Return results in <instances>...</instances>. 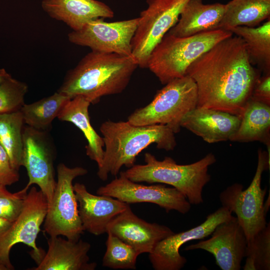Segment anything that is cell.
<instances>
[{"label": "cell", "mask_w": 270, "mask_h": 270, "mask_svg": "<svg viewBox=\"0 0 270 270\" xmlns=\"http://www.w3.org/2000/svg\"><path fill=\"white\" fill-rule=\"evenodd\" d=\"M186 74L196 85V107L239 116L260 76V70L250 62L245 42L236 36L221 40L201 55Z\"/></svg>", "instance_id": "1"}, {"label": "cell", "mask_w": 270, "mask_h": 270, "mask_svg": "<svg viewBox=\"0 0 270 270\" xmlns=\"http://www.w3.org/2000/svg\"><path fill=\"white\" fill-rule=\"evenodd\" d=\"M190 0H146L133 36L132 54L138 66L146 68L154 48L177 23L180 14Z\"/></svg>", "instance_id": "9"}, {"label": "cell", "mask_w": 270, "mask_h": 270, "mask_svg": "<svg viewBox=\"0 0 270 270\" xmlns=\"http://www.w3.org/2000/svg\"><path fill=\"white\" fill-rule=\"evenodd\" d=\"M12 222L0 217V236L10 228Z\"/></svg>", "instance_id": "34"}, {"label": "cell", "mask_w": 270, "mask_h": 270, "mask_svg": "<svg viewBox=\"0 0 270 270\" xmlns=\"http://www.w3.org/2000/svg\"><path fill=\"white\" fill-rule=\"evenodd\" d=\"M269 166L270 158L266 152L260 149L256 171L248 187L243 190V186L236 183L226 188L219 196L222 206L236 214L247 240L252 238L268 224L264 204L266 189L262 188L261 181L263 172Z\"/></svg>", "instance_id": "8"}, {"label": "cell", "mask_w": 270, "mask_h": 270, "mask_svg": "<svg viewBox=\"0 0 270 270\" xmlns=\"http://www.w3.org/2000/svg\"><path fill=\"white\" fill-rule=\"evenodd\" d=\"M244 270H270V224L247 240Z\"/></svg>", "instance_id": "29"}, {"label": "cell", "mask_w": 270, "mask_h": 270, "mask_svg": "<svg viewBox=\"0 0 270 270\" xmlns=\"http://www.w3.org/2000/svg\"><path fill=\"white\" fill-rule=\"evenodd\" d=\"M197 102L196 85L185 75L166 84L150 102L130 114L128 121L136 126L167 125L176 134L180 131L182 118L196 107Z\"/></svg>", "instance_id": "6"}, {"label": "cell", "mask_w": 270, "mask_h": 270, "mask_svg": "<svg viewBox=\"0 0 270 270\" xmlns=\"http://www.w3.org/2000/svg\"><path fill=\"white\" fill-rule=\"evenodd\" d=\"M96 194L111 196L128 204L150 202L157 204L166 212L174 210L182 214L189 212L191 204L174 187L158 184L146 186L132 182L123 175L100 186Z\"/></svg>", "instance_id": "13"}, {"label": "cell", "mask_w": 270, "mask_h": 270, "mask_svg": "<svg viewBox=\"0 0 270 270\" xmlns=\"http://www.w3.org/2000/svg\"><path fill=\"white\" fill-rule=\"evenodd\" d=\"M28 86L12 76L0 85V114L20 110L24 104Z\"/></svg>", "instance_id": "30"}, {"label": "cell", "mask_w": 270, "mask_h": 270, "mask_svg": "<svg viewBox=\"0 0 270 270\" xmlns=\"http://www.w3.org/2000/svg\"><path fill=\"white\" fill-rule=\"evenodd\" d=\"M55 149L47 131L28 126L23 130L22 166L28 173L26 186L36 184L46 197L48 203L52 198L56 186L54 162Z\"/></svg>", "instance_id": "12"}, {"label": "cell", "mask_w": 270, "mask_h": 270, "mask_svg": "<svg viewBox=\"0 0 270 270\" xmlns=\"http://www.w3.org/2000/svg\"><path fill=\"white\" fill-rule=\"evenodd\" d=\"M240 117L239 126L229 140L238 142L257 140L270 147V105L250 99Z\"/></svg>", "instance_id": "23"}, {"label": "cell", "mask_w": 270, "mask_h": 270, "mask_svg": "<svg viewBox=\"0 0 270 270\" xmlns=\"http://www.w3.org/2000/svg\"><path fill=\"white\" fill-rule=\"evenodd\" d=\"M138 21V18L114 22L96 18L70 32L68 39L71 43L88 47L92 51L134 58L132 42Z\"/></svg>", "instance_id": "11"}, {"label": "cell", "mask_w": 270, "mask_h": 270, "mask_svg": "<svg viewBox=\"0 0 270 270\" xmlns=\"http://www.w3.org/2000/svg\"><path fill=\"white\" fill-rule=\"evenodd\" d=\"M57 180L51 201L48 204L44 230L50 236H64L77 241L84 231L78 213L72 182L88 173L81 166L70 168L64 163L57 166Z\"/></svg>", "instance_id": "7"}, {"label": "cell", "mask_w": 270, "mask_h": 270, "mask_svg": "<svg viewBox=\"0 0 270 270\" xmlns=\"http://www.w3.org/2000/svg\"><path fill=\"white\" fill-rule=\"evenodd\" d=\"M270 16V0H232L225 4L218 29L230 32L236 26L256 27Z\"/></svg>", "instance_id": "24"}, {"label": "cell", "mask_w": 270, "mask_h": 270, "mask_svg": "<svg viewBox=\"0 0 270 270\" xmlns=\"http://www.w3.org/2000/svg\"><path fill=\"white\" fill-rule=\"evenodd\" d=\"M138 67L132 57L92 50L67 73L58 92L94 104L102 96L122 92Z\"/></svg>", "instance_id": "2"}, {"label": "cell", "mask_w": 270, "mask_h": 270, "mask_svg": "<svg viewBox=\"0 0 270 270\" xmlns=\"http://www.w3.org/2000/svg\"><path fill=\"white\" fill-rule=\"evenodd\" d=\"M106 251L102 260V266L112 269H136L140 254L130 245L110 232H106Z\"/></svg>", "instance_id": "28"}, {"label": "cell", "mask_w": 270, "mask_h": 270, "mask_svg": "<svg viewBox=\"0 0 270 270\" xmlns=\"http://www.w3.org/2000/svg\"><path fill=\"white\" fill-rule=\"evenodd\" d=\"M233 216L226 208L222 206L208 215L204 222L186 231L175 232L159 242L149 254V260L155 270H180L187 262L180 253L186 242L202 240L211 235L216 226Z\"/></svg>", "instance_id": "14"}, {"label": "cell", "mask_w": 270, "mask_h": 270, "mask_svg": "<svg viewBox=\"0 0 270 270\" xmlns=\"http://www.w3.org/2000/svg\"><path fill=\"white\" fill-rule=\"evenodd\" d=\"M48 204L40 190L35 186L30 188L20 214L0 236V266L6 270L14 269L10 256L16 244H23L32 248L30 255L36 263L42 258L44 252L36 246V240L44 220Z\"/></svg>", "instance_id": "10"}, {"label": "cell", "mask_w": 270, "mask_h": 270, "mask_svg": "<svg viewBox=\"0 0 270 270\" xmlns=\"http://www.w3.org/2000/svg\"><path fill=\"white\" fill-rule=\"evenodd\" d=\"M70 98L58 92L30 104H24L20 110L24 124L34 128L48 131L53 120Z\"/></svg>", "instance_id": "26"}, {"label": "cell", "mask_w": 270, "mask_h": 270, "mask_svg": "<svg viewBox=\"0 0 270 270\" xmlns=\"http://www.w3.org/2000/svg\"><path fill=\"white\" fill-rule=\"evenodd\" d=\"M11 76L4 68H0V85Z\"/></svg>", "instance_id": "35"}, {"label": "cell", "mask_w": 270, "mask_h": 270, "mask_svg": "<svg viewBox=\"0 0 270 270\" xmlns=\"http://www.w3.org/2000/svg\"><path fill=\"white\" fill-rule=\"evenodd\" d=\"M100 132L104 149L97 175L103 181L109 174L116 176L124 166H132L138 154L152 144L166 151L176 145L174 132L165 124L136 126L128 121L108 120L102 124Z\"/></svg>", "instance_id": "3"}, {"label": "cell", "mask_w": 270, "mask_h": 270, "mask_svg": "<svg viewBox=\"0 0 270 270\" xmlns=\"http://www.w3.org/2000/svg\"><path fill=\"white\" fill-rule=\"evenodd\" d=\"M24 122L20 110L0 114V143L8 153L14 168L22 166Z\"/></svg>", "instance_id": "27"}, {"label": "cell", "mask_w": 270, "mask_h": 270, "mask_svg": "<svg viewBox=\"0 0 270 270\" xmlns=\"http://www.w3.org/2000/svg\"><path fill=\"white\" fill-rule=\"evenodd\" d=\"M250 99L270 105V73L259 78Z\"/></svg>", "instance_id": "33"}, {"label": "cell", "mask_w": 270, "mask_h": 270, "mask_svg": "<svg viewBox=\"0 0 270 270\" xmlns=\"http://www.w3.org/2000/svg\"><path fill=\"white\" fill-rule=\"evenodd\" d=\"M91 104L82 96L68 100L58 116L62 121L72 123L84 134L88 141L86 146V155L95 161L98 168L102 162L104 147L102 137L98 134L90 122L88 108Z\"/></svg>", "instance_id": "22"}, {"label": "cell", "mask_w": 270, "mask_h": 270, "mask_svg": "<svg viewBox=\"0 0 270 270\" xmlns=\"http://www.w3.org/2000/svg\"><path fill=\"white\" fill-rule=\"evenodd\" d=\"M246 43L250 62L264 74L270 73V20L256 27L236 26L230 30Z\"/></svg>", "instance_id": "25"}, {"label": "cell", "mask_w": 270, "mask_h": 270, "mask_svg": "<svg viewBox=\"0 0 270 270\" xmlns=\"http://www.w3.org/2000/svg\"><path fill=\"white\" fill-rule=\"evenodd\" d=\"M48 248L37 266L32 270H94L97 264L90 262V243L64 239L60 236H50Z\"/></svg>", "instance_id": "18"}, {"label": "cell", "mask_w": 270, "mask_h": 270, "mask_svg": "<svg viewBox=\"0 0 270 270\" xmlns=\"http://www.w3.org/2000/svg\"><path fill=\"white\" fill-rule=\"evenodd\" d=\"M108 232L130 245L140 254H150L159 242L174 233L167 226L138 218L130 204L109 223Z\"/></svg>", "instance_id": "16"}, {"label": "cell", "mask_w": 270, "mask_h": 270, "mask_svg": "<svg viewBox=\"0 0 270 270\" xmlns=\"http://www.w3.org/2000/svg\"><path fill=\"white\" fill-rule=\"evenodd\" d=\"M74 189L82 228L95 236L106 233L109 223L129 205L111 196L93 194L83 184L75 183Z\"/></svg>", "instance_id": "17"}, {"label": "cell", "mask_w": 270, "mask_h": 270, "mask_svg": "<svg viewBox=\"0 0 270 270\" xmlns=\"http://www.w3.org/2000/svg\"><path fill=\"white\" fill-rule=\"evenodd\" d=\"M232 35V32L220 29L186 37L166 33L151 52L146 68L166 84L184 76L188 68L198 57Z\"/></svg>", "instance_id": "5"}, {"label": "cell", "mask_w": 270, "mask_h": 270, "mask_svg": "<svg viewBox=\"0 0 270 270\" xmlns=\"http://www.w3.org/2000/svg\"><path fill=\"white\" fill-rule=\"evenodd\" d=\"M212 236L187 246L184 250L200 249L212 254L222 270H240L245 257L247 239L236 217L218 225Z\"/></svg>", "instance_id": "15"}, {"label": "cell", "mask_w": 270, "mask_h": 270, "mask_svg": "<svg viewBox=\"0 0 270 270\" xmlns=\"http://www.w3.org/2000/svg\"><path fill=\"white\" fill-rule=\"evenodd\" d=\"M18 172L12 166L8 153L0 143V184L6 186L18 182Z\"/></svg>", "instance_id": "32"}, {"label": "cell", "mask_w": 270, "mask_h": 270, "mask_svg": "<svg viewBox=\"0 0 270 270\" xmlns=\"http://www.w3.org/2000/svg\"><path fill=\"white\" fill-rule=\"evenodd\" d=\"M240 122L239 116L227 112L196 107L182 118L180 125L211 144L229 140Z\"/></svg>", "instance_id": "19"}, {"label": "cell", "mask_w": 270, "mask_h": 270, "mask_svg": "<svg viewBox=\"0 0 270 270\" xmlns=\"http://www.w3.org/2000/svg\"><path fill=\"white\" fill-rule=\"evenodd\" d=\"M216 161L215 156L210 153L194 163L178 164L170 157L158 160L154 155L146 152L145 164H134L120 174L134 182L170 185L182 193L191 204L197 205L204 202L202 190L210 180L208 168Z\"/></svg>", "instance_id": "4"}, {"label": "cell", "mask_w": 270, "mask_h": 270, "mask_svg": "<svg viewBox=\"0 0 270 270\" xmlns=\"http://www.w3.org/2000/svg\"><path fill=\"white\" fill-rule=\"evenodd\" d=\"M6 186L0 184V217L11 222L20 214L29 188L26 186L16 192H11Z\"/></svg>", "instance_id": "31"}, {"label": "cell", "mask_w": 270, "mask_h": 270, "mask_svg": "<svg viewBox=\"0 0 270 270\" xmlns=\"http://www.w3.org/2000/svg\"><path fill=\"white\" fill-rule=\"evenodd\" d=\"M225 4H204L202 0H190L182 11L177 23L167 32L177 37H186L218 30Z\"/></svg>", "instance_id": "21"}, {"label": "cell", "mask_w": 270, "mask_h": 270, "mask_svg": "<svg viewBox=\"0 0 270 270\" xmlns=\"http://www.w3.org/2000/svg\"><path fill=\"white\" fill-rule=\"evenodd\" d=\"M41 6L50 16L64 22L72 30L92 20L114 16L108 5L97 0H42Z\"/></svg>", "instance_id": "20"}]
</instances>
